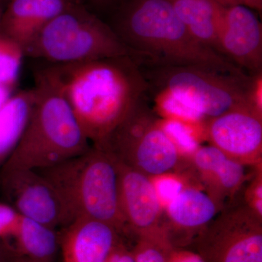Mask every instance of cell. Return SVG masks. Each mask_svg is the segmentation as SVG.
<instances>
[{
  "label": "cell",
  "instance_id": "14",
  "mask_svg": "<svg viewBox=\"0 0 262 262\" xmlns=\"http://www.w3.org/2000/svg\"><path fill=\"white\" fill-rule=\"evenodd\" d=\"M120 232L101 221L80 218L64 227L60 236L63 262H106Z\"/></svg>",
  "mask_w": 262,
  "mask_h": 262
},
{
  "label": "cell",
  "instance_id": "6",
  "mask_svg": "<svg viewBox=\"0 0 262 262\" xmlns=\"http://www.w3.org/2000/svg\"><path fill=\"white\" fill-rule=\"evenodd\" d=\"M204 67H158L151 80L203 118L211 119L239 107L261 112L254 99V80Z\"/></svg>",
  "mask_w": 262,
  "mask_h": 262
},
{
  "label": "cell",
  "instance_id": "4",
  "mask_svg": "<svg viewBox=\"0 0 262 262\" xmlns=\"http://www.w3.org/2000/svg\"><path fill=\"white\" fill-rule=\"evenodd\" d=\"M37 99L14 151L0 170H40L89 151L91 143L61 95L34 80Z\"/></svg>",
  "mask_w": 262,
  "mask_h": 262
},
{
  "label": "cell",
  "instance_id": "29",
  "mask_svg": "<svg viewBox=\"0 0 262 262\" xmlns=\"http://www.w3.org/2000/svg\"><path fill=\"white\" fill-rule=\"evenodd\" d=\"M81 4L91 10V8H101L107 6L115 0H79Z\"/></svg>",
  "mask_w": 262,
  "mask_h": 262
},
{
  "label": "cell",
  "instance_id": "1",
  "mask_svg": "<svg viewBox=\"0 0 262 262\" xmlns=\"http://www.w3.org/2000/svg\"><path fill=\"white\" fill-rule=\"evenodd\" d=\"M132 57L47 63L34 71L64 98L91 146L101 147L142 103L147 79Z\"/></svg>",
  "mask_w": 262,
  "mask_h": 262
},
{
  "label": "cell",
  "instance_id": "34",
  "mask_svg": "<svg viewBox=\"0 0 262 262\" xmlns=\"http://www.w3.org/2000/svg\"><path fill=\"white\" fill-rule=\"evenodd\" d=\"M0 85H1V84H0Z\"/></svg>",
  "mask_w": 262,
  "mask_h": 262
},
{
  "label": "cell",
  "instance_id": "17",
  "mask_svg": "<svg viewBox=\"0 0 262 262\" xmlns=\"http://www.w3.org/2000/svg\"><path fill=\"white\" fill-rule=\"evenodd\" d=\"M168 1L193 37L219 53L216 42L218 4L213 0Z\"/></svg>",
  "mask_w": 262,
  "mask_h": 262
},
{
  "label": "cell",
  "instance_id": "13",
  "mask_svg": "<svg viewBox=\"0 0 262 262\" xmlns=\"http://www.w3.org/2000/svg\"><path fill=\"white\" fill-rule=\"evenodd\" d=\"M79 0H8L0 18V33L24 48L46 25Z\"/></svg>",
  "mask_w": 262,
  "mask_h": 262
},
{
  "label": "cell",
  "instance_id": "21",
  "mask_svg": "<svg viewBox=\"0 0 262 262\" xmlns=\"http://www.w3.org/2000/svg\"><path fill=\"white\" fill-rule=\"evenodd\" d=\"M172 245L163 232L140 237L134 253L136 262H167Z\"/></svg>",
  "mask_w": 262,
  "mask_h": 262
},
{
  "label": "cell",
  "instance_id": "8",
  "mask_svg": "<svg viewBox=\"0 0 262 262\" xmlns=\"http://www.w3.org/2000/svg\"><path fill=\"white\" fill-rule=\"evenodd\" d=\"M201 246L206 262H262L261 217L249 206L231 210L208 226Z\"/></svg>",
  "mask_w": 262,
  "mask_h": 262
},
{
  "label": "cell",
  "instance_id": "24",
  "mask_svg": "<svg viewBox=\"0 0 262 262\" xmlns=\"http://www.w3.org/2000/svg\"><path fill=\"white\" fill-rule=\"evenodd\" d=\"M21 215L8 203H0V238L14 237Z\"/></svg>",
  "mask_w": 262,
  "mask_h": 262
},
{
  "label": "cell",
  "instance_id": "33",
  "mask_svg": "<svg viewBox=\"0 0 262 262\" xmlns=\"http://www.w3.org/2000/svg\"><path fill=\"white\" fill-rule=\"evenodd\" d=\"M0 4H4V0H0Z\"/></svg>",
  "mask_w": 262,
  "mask_h": 262
},
{
  "label": "cell",
  "instance_id": "5",
  "mask_svg": "<svg viewBox=\"0 0 262 262\" xmlns=\"http://www.w3.org/2000/svg\"><path fill=\"white\" fill-rule=\"evenodd\" d=\"M24 51L25 57L47 63L124 56L139 61L110 25L82 4L75 5L46 24Z\"/></svg>",
  "mask_w": 262,
  "mask_h": 262
},
{
  "label": "cell",
  "instance_id": "16",
  "mask_svg": "<svg viewBox=\"0 0 262 262\" xmlns=\"http://www.w3.org/2000/svg\"><path fill=\"white\" fill-rule=\"evenodd\" d=\"M193 158L196 168L222 193L236 192L245 180L244 164L231 159L215 146L199 147Z\"/></svg>",
  "mask_w": 262,
  "mask_h": 262
},
{
  "label": "cell",
  "instance_id": "3",
  "mask_svg": "<svg viewBox=\"0 0 262 262\" xmlns=\"http://www.w3.org/2000/svg\"><path fill=\"white\" fill-rule=\"evenodd\" d=\"M61 198L72 220L85 218L126 230L119 201L116 160L106 150L91 149L50 168L37 170Z\"/></svg>",
  "mask_w": 262,
  "mask_h": 262
},
{
  "label": "cell",
  "instance_id": "30",
  "mask_svg": "<svg viewBox=\"0 0 262 262\" xmlns=\"http://www.w3.org/2000/svg\"><path fill=\"white\" fill-rule=\"evenodd\" d=\"M13 93H14L13 90L8 89L3 85H0V110Z\"/></svg>",
  "mask_w": 262,
  "mask_h": 262
},
{
  "label": "cell",
  "instance_id": "26",
  "mask_svg": "<svg viewBox=\"0 0 262 262\" xmlns=\"http://www.w3.org/2000/svg\"><path fill=\"white\" fill-rule=\"evenodd\" d=\"M167 262H206L200 253L172 248Z\"/></svg>",
  "mask_w": 262,
  "mask_h": 262
},
{
  "label": "cell",
  "instance_id": "19",
  "mask_svg": "<svg viewBox=\"0 0 262 262\" xmlns=\"http://www.w3.org/2000/svg\"><path fill=\"white\" fill-rule=\"evenodd\" d=\"M14 237L19 256L34 262H54L60 245L56 229L21 216Z\"/></svg>",
  "mask_w": 262,
  "mask_h": 262
},
{
  "label": "cell",
  "instance_id": "28",
  "mask_svg": "<svg viewBox=\"0 0 262 262\" xmlns=\"http://www.w3.org/2000/svg\"><path fill=\"white\" fill-rule=\"evenodd\" d=\"M217 4L228 7L232 5H244L251 9L261 11L262 0H213Z\"/></svg>",
  "mask_w": 262,
  "mask_h": 262
},
{
  "label": "cell",
  "instance_id": "25",
  "mask_svg": "<svg viewBox=\"0 0 262 262\" xmlns=\"http://www.w3.org/2000/svg\"><path fill=\"white\" fill-rule=\"evenodd\" d=\"M106 262H136L133 251H129L121 241L113 248Z\"/></svg>",
  "mask_w": 262,
  "mask_h": 262
},
{
  "label": "cell",
  "instance_id": "23",
  "mask_svg": "<svg viewBox=\"0 0 262 262\" xmlns=\"http://www.w3.org/2000/svg\"><path fill=\"white\" fill-rule=\"evenodd\" d=\"M152 183L162 206H168L184 189L182 181L165 174L155 177Z\"/></svg>",
  "mask_w": 262,
  "mask_h": 262
},
{
  "label": "cell",
  "instance_id": "32",
  "mask_svg": "<svg viewBox=\"0 0 262 262\" xmlns=\"http://www.w3.org/2000/svg\"><path fill=\"white\" fill-rule=\"evenodd\" d=\"M4 4H0V18H1L2 13H3V10L4 9Z\"/></svg>",
  "mask_w": 262,
  "mask_h": 262
},
{
  "label": "cell",
  "instance_id": "20",
  "mask_svg": "<svg viewBox=\"0 0 262 262\" xmlns=\"http://www.w3.org/2000/svg\"><path fill=\"white\" fill-rule=\"evenodd\" d=\"M24 55L20 44L0 33V84L14 91Z\"/></svg>",
  "mask_w": 262,
  "mask_h": 262
},
{
  "label": "cell",
  "instance_id": "11",
  "mask_svg": "<svg viewBox=\"0 0 262 262\" xmlns=\"http://www.w3.org/2000/svg\"><path fill=\"white\" fill-rule=\"evenodd\" d=\"M207 136L211 145L242 164L261 159V112L245 106L209 119Z\"/></svg>",
  "mask_w": 262,
  "mask_h": 262
},
{
  "label": "cell",
  "instance_id": "15",
  "mask_svg": "<svg viewBox=\"0 0 262 262\" xmlns=\"http://www.w3.org/2000/svg\"><path fill=\"white\" fill-rule=\"evenodd\" d=\"M37 99L35 88L13 93L0 110V169L18 146Z\"/></svg>",
  "mask_w": 262,
  "mask_h": 262
},
{
  "label": "cell",
  "instance_id": "27",
  "mask_svg": "<svg viewBox=\"0 0 262 262\" xmlns=\"http://www.w3.org/2000/svg\"><path fill=\"white\" fill-rule=\"evenodd\" d=\"M19 256L15 246L6 238H0V262H15Z\"/></svg>",
  "mask_w": 262,
  "mask_h": 262
},
{
  "label": "cell",
  "instance_id": "7",
  "mask_svg": "<svg viewBox=\"0 0 262 262\" xmlns=\"http://www.w3.org/2000/svg\"><path fill=\"white\" fill-rule=\"evenodd\" d=\"M102 149L115 159L147 177L168 173L178 163L180 152L142 103L117 127Z\"/></svg>",
  "mask_w": 262,
  "mask_h": 262
},
{
  "label": "cell",
  "instance_id": "12",
  "mask_svg": "<svg viewBox=\"0 0 262 262\" xmlns=\"http://www.w3.org/2000/svg\"><path fill=\"white\" fill-rule=\"evenodd\" d=\"M116 163L119 201L125 228L139 237L161 232L158 229V222L163 206L152 181L135 168L117 160Z\"/></svg>",
  "mask_w": 262,
  "mask_h": 262
},
{
  "label": "cell",
  "instance_id": "9",
  "mask_svg": "<svg viewBox=\"0 0 262 262\" xmlns=\"http://www.w3.org/2000/svg\"><path fill=\"white\" fill-rule=\"evenodd\" d=\"M0 189L21 216L56 230L73 222L54 188L37 170H0Z\"/></svg>",
  "mask_w": 262,
  "mask_h": 262
},
{
  "label": "cell",
  "instance_id": "2",
  "mask_svg": "<svg viewBox=\"0 0 262 262\" xmlns=\"http://www.w3.org/2000/svg\"><path fill=\"white\" fill-rule=\"evenodd\" d=\"M139 62L204 67L246 76L225 56L193 37L168 0H127L110 25Z\"/></svg>",
  "mask_w": 262,
  "mask_h": 262
},
{
  "label": "cell",
  "instance_id": "18",
  "mask_svg": "<svg viewBox=\"0 0 262 262\" xmlns=\"http://www.w3.org/2000/svg\"><path fill=\"white\" fill-rule=\"evenodd\" d=\"M166 207L170 220L182 229L205 227L213 220L217 212L213 198L194 188H184Z\"/></svg>",
  "mask_w": 262,
  "mask_h": 262
},
{
  "label": "cell",
  "instance_id": "31",
  "mask_svg": "<svg viewBox=\"0 0 262 262\" xmlns=\"http://www.w3.org/2000/svg\"><path fill=\"white\" fill-rule=\"evenodd\" d=\"M15 262H34L32 261V260L29 259V258L24 257V256H19L18 258H16Z\"/></svg>",
  "mask_w": 262,
  "mask_h": 262
},
{
  "label": "cell",
  "instance_id": "22",
  "mask_svg": "<svg viewBox=\"0 0 262 262\" xmlns=\"http://www.w3.org/2000/svg\"><path fill=\"white\" fill-rule=\"evenodd\" d=\"M160 125L177 146L179 152L193 155L200 147L189 124L174 119H167Z\"/></svg>",
  "mask_w": 262,
  "mask_h": 262
},
{
  "label": "cell",
  "instance_id": "10",
  "mask_svg": "<svg viewBox=\"0 0 262 262\" xmlns=\"http://www.w3.org/2000/svg\"><path fill=\"white\" fill-rule=\"evenodd\" d=\"M216 42L219 53L236 67L261 74L262 27L252 9L218 4Z\"/></svg>",
  "mask_w": 262,
  "mask_h": 262
}]
</instances>
